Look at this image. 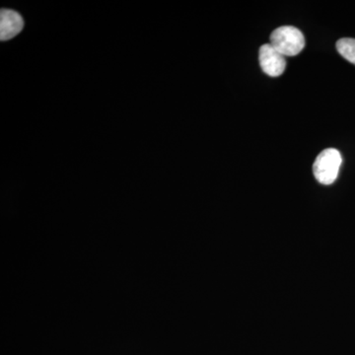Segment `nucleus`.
<instances>
[{
	"mask_svg": "<svg viewBox=\"0 0 355 355\" xmlns=\"http://www.w3.org/2000/svg\"><path fill=\"white\" fill-rule=\"evenodd\" d=\"M270 44L284 57H295L305 48L304 35L293 26H282L272 33Z\"/></svg>",
	"mask_w": 355,
	"mask_h": 355,
	"instance_id": "1",
	"label": "nucleus"
},
{
	"mask_svg": "<svg viewBox=\"0 0 355 355\" xmlns=\"http://www.w3.org/2000/svg\"><path fill=\"white\" fill-rule=\"evenodd\" d=\"M343 158L335 148L324 149L318 155L313 165V172L319 183L331 184L338 178Z\"/></svg>",
	"mask_w": 355,
	"mask_h": 355,
	"instance_id": "2",
	"label": "nucleus"
},
{
	"mask_svg": "<svg viewBox=\"0 0 355 355\" xmlns=\"http://www.w3.org/2000/svg\"><path fill=\"white\" fill-rule=\"evenodd\" d=\"M260 64L266 76L277 77L284 73L286 67V57L275 50L270 44H265L260 49Z\"/></svg>",
	"mask_w": 355,
	"mask_h": 355,
	"instance_id": "3",
	"label": "nucleus"
},
{
	"mask_svg": "<svg viewBox=\"0 0 355 355\" xmlns=\"http://www.w3.org/2000/svg\"><path fill=\"white\" fill-rule=\"evenodd\" d=\"M24 27L22 16L10 9H2L0 12V39L1 41L17 36Z\"/></svg>",
	"mask_w": 355,
	"mask_h": 355,
	"instance_id": "4",
	"label": "nucleus"
},
{
	"mask_svg": "<svg viewBox=\"0 0 355 355\" xmlns=\"http://www.w3.org/2000/svg\"><path fill=\"white\" fill-rule=\"evenodd\" d=\"M336 50L343 58L355 64V39L343 38L338 40V43H336Z\"/></svg>",
	"mask_w": 355,
	"mask_h": 355,
	"instance_id": "5",
	"label": "nucleus"
}]
</instances>
